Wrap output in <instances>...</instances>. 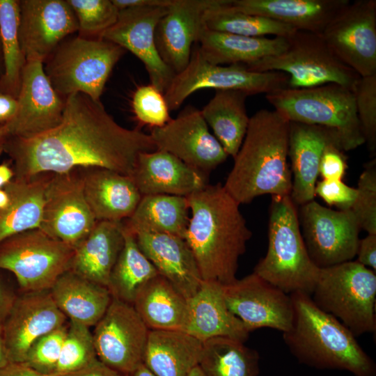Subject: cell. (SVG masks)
<instances>
[{
	"label": "cell",
	"instance_id": "obj_13",
	"mask_svg": "<svg viewBox=\"0 0 376 376\" xmlns=\"http://www.w3.org/2000/svg\"><path fill=\"white\" fill-rule=\"evenodd\" d=\"M321 36L335 56L360 77L376 75L375 0L350 1Z\"/></svg>",
	"mask_w": 376,
	"mask_h": 376
},
{
	"label": "cell",
	"instance_id": "obj_3",
	"mask_svg": "<svg viewBox=\"0 0 376 376\" xmlns=\"http://www.w3.org/2000/svg\"><path fill=\"white\" fill-rule=\"evenodd\" d=\"M289 125L290 122L275 110L262 109L250 118L244 141L224 185L240 205L265 194L290 196Z\"/></svg>",
	"mask_w": 376,
	"mask_h": 376
},
{
	"label": "cell",
	"instance_id": "obj_2",
	"mask_svg": "<svg viewBox=\"0 0 376 376\" xmlns=\"http://www.w3.org/2000/svg\"><path fill=\"white\" fill-rule=\"evenodd\" d=\"M187 198L190 217L185 240L203 281L233 282L252 235L240 204L221 183L207 184Z\"/></svg>",
	"mask_w": 376,
	"mask_h": 376
},
{
	"label": "cell",
	"instance_id": "obj_22",
	"mask_svg": "<svg viewBox=\"0 0 376 376\" xmlns=\"http://www.w3.org/2000/svg\"><path fill=\"white\" fill-rule=\"evenodd\" d=\"M223 0H173L157 24L155 40L158 53L175 73L187 65L194 43L205 28L206 12Z\"/></svg>",
	"mask_w": 376,
	"mask_h": 376
},
{
	"label": "cell",
	"instance_id": "obj_7",
	"mask_svg": "<svg viewBox=\"0 0 376 376\" xmlns=\"http://www.w3.org/2000/svg\"><path fill=\"white\" fill-rule=\"evenodd\" d=\"M125 52L122 47L100 37H68L44 62V70L63 99L82 93L100 100L113 68Z\"/></svg>",
	"mask_w": 376,
	"mask_h": 376
},
{
	"label": "cell",
	"instance_id": "obj_9",
	"mask_svg": "<svg viewBox=\"0 0 376 376\" xmlns=\"http://www.w3.org/2000/svg\"><path fill=\"white\" fill-rule=\"evenodd\" d=\"M287 39L288 47L281 53L245 67L253 72L285 73L288 88L336 84L354 90L361 77L335 56L321 35L297 30Z\"/></svg>",
	"mask_w": 376,
	"mask_h": 376
},
{
	"label": "cell",
	"instance_id": "obj_46",
	"mask_svg": "<svg viewBox=\"0 0 376 376\" xmlns=\"http://www.w3.org/2000/svg\"><path fill=\"white\" fill-rule=\"evenodd\" d=\"M132 108L138 120L152 128L162 127L171 119L164 94L150 84L136 88Z\"/></svg>",
	"mask_w": 376,
	"mask_h": 376
},
{
	"label": "cell",
	"instance_id": "obj_35",
	"mask_svg": "<svg viewBox=\"0 0 376 376\" xmlns=\"http://www.w3.org/2000/svg\"><path fill=\"white\" fill-rule=\"evenodd\" d=\"M185 196L155 194L142 196L133 214L124 222L133 234L166 233L185 239L190 217Z\"/></svg>",
	"mask_w": 376,
	"mask_h": 376
},
{
	"label": "cell",
	"instance_id": "obj_44",
	"mask_svg": "<svg viewBox=\"0 0 376 376\" xmlns=\"http://www.w3.org/2000/svg\"><path fill=\"white\" fill-rule=\"evenodd\" d=\"M357 197L351 210L361 228L368 234H376V159L364 165L357 187Z\"/></svg>",
	"mask_w": 376,
	"mask_h": 376
},
{
	"label": "cell",
	"instance_id": "obj_4",
	"mask_svg": "<svg viewBox=\"0 0 376 376\" xmlns=\"http://www.w3.org/2000/svg\"><path fill=\"white\" fill-rule=\"evenodd\" d=\"M290 295L293 322L283 339L299 363L318 370H345L354 376H376L375 362L343 324L320 310L310 295Z\"/></svg>",
	"mask_w": 376,
	"mask_h": 376
},
{
	"label": "cell",
	"instance_id": "obj_21",
	"mask_svg": "<svg viewBox=\"0 0 376 376\" xmlns=\"http://www.w3.org/2000/svg\"><path fill=\"white\" fill-rule=\"evenodd\" d=\"M68 322L49 290L16 295L2 322L10 363H23L31 345L43 335Z\"/></svg>",
	"mask_w": 376,
	"mask_h": 376
},
{
	"label": "cell",
	"instance_id": "obj_47",
	"mask_svg": "<svg viewBox=\"0 0 376 376\" xmlns=\"http://www.w3.org/2000/svg\"><path fill=\"white\" fill-rule=\"evenodd\" d=\"M357 188L347 185L341 180H322L316 183L315 194H318L329 205L339 210H350L357 197Z\"/></svg>",
	"mask_w": 376,
	"mask_h": 376
},
{
	"label": "cell",
	"instance_id": "obj_28",
	"mask_svg": "<svg viewBox=\"0 0 376 376\" xmlns=\"http://www.w3.org/2000/svg\"><path fill=\"white\" fill-rule=\"evenodd\" d=\"M349 0H231L237 11L269 17L296 30L321 35Z\"/></svg>",
	"mask_w": 376,
	"mask_h": 376
},
{
	"label": "cell",
	"instance_id": "obj_37",
	"mask_svg": "<svg viewBox=\"0 0 376 376\" xmlns=\"http://www.w3.org/2000/svg\"><path fill=\"white\" fill-rule=\"evenodd\" d=\"M157 274L155 266L138 246L135 235L124 225V244L107 285L112 297L133 304L143 287Z\"/></svg>",
	"mask_w": 376,
	"mask_h": 376
},
{
	"label": "cell",
	"instance_id": "obj_15",
	"mask_svg": "<svg viewBox=\"0 0 376 376\" xmlns=\"http://www.w3.org/2000/svg\"><path fill=\"white\" fill-rule=\"evenodd\" d=\"M93 332L97 359L130 375L143 364L150 329L132 304L112 298Z\"/></svg>",
	"mask_w": 376,
	"mask_h": 376
},
{
	"label": "cell",
	"instance_id": "obj_34",
	"mask_svg": "<svg viewBox=\"0 0 376 376\" xmlns=\"http://www.w3.org/2000/svg\"><path fill=\"white\" fill-rule=\"evenodd\" d=\"M132 305L150 330L183 329L187 299L160 274L143 287Z\"/></svg>",
	"mask_w": 376,
	"mask_h": 376
},
{
	"label": "cell",
	"instance_id": "obj_36",
	"mask_svg": "<svg viewBox=\"0 0 376 376\" xmlns=\"http://www.w3.org/2000/svg\"><path fill=\"white\" fill-rule=\"evenodd\" d=\"M249 96L241 91L219 90L201 110L207 125L228 156L238 152L246 135L250 118L246 109Z\"/></svg>",
	"mask_w": 376,
	"mask_h": 376
},
{
	"label": "cell",
	"instance_id": "obj_20",
	"mask_svg": "<svg viewBox=\"0 0 376 376\" xmlns=\"http://www.w3.org/2000/svg\"><path fill=\"white\" fill-rule=\"evenodd\" d=\"M19 38L26 61L42 62L66 38L78 32L67 0H20Z\"/></svg>",
	"mask_w": 376,
	"mask_h": 376
},
{
	"label": "cell",
	"instance_id": "obj_45",
	"mask_svg": "<svg viewBox=\"0 0 376 376\" xmlns=\"http://www.w3.org/2000/svg\"><path fill=\"white\" fill-rule=\"evenodd\" d=\"M67 329L68 322L38 338L29 349L23 363L39 372L53 375Z\"/></svg>",
	"mask_w": 376,
	"mask_h": 376
},
{
	"label": "cell",
	"instance_id": "obj_50",
	"mask_svg": "<svg viewBox=\"0 0 376 376\" xmlns=\"http://www.w3.org/2000/svg\"><path fill=\"white\" fill-rule=\"evenodd\" d=\"M56 376H129L116 370L106 364L103 363L98 359L91 362L84 368L77 371L55 375Z\"/></svg>",
	"mask_w": 376,
	"mask_h": 376
},
{
	"label": "cell",
	"instance_id": "obj_27",
	"mask_svg": "<svg viewBox=\"0 0 376 376\" xmlns=\"http://www.w3.org/2000/svg\"><path fill=\"white\" fill-rule=\"evenodd\" d=\"M84 191L97 221H123L142 196L131 176L102 168H82Z\"/></svg>",
	"mask_w": 376,
	"mask_h": 376
},
{
	"label": "cell",
	"instance_id": "obj_41",
	"mask_svg": "<svg viewBox=\"0 0 376 376\" xmlns=\"http://www.w3.org/2000/svg\"><path fill=\"white\" fill-rule=\"evenodd\" d=\"M97 359L90 327L68 320L60 357L53 375L80 370Z\"/></svg>",
	"mask_w": 376,
	"mask_h": 376
},
{
	"label": "cell",
	"instance_id": "obj_58",
	"mask_svg": "<svg viewBox=\"0 0 376 376\" xmlns=\"http://www.w3.org/2000/svg\"><path fill=\"white\" fill-rule=\"evenodd\" d=\"M10 203V196L5 189H0V210L5 209Z\"/></svg>",
	"mask_w": 376,
	"mask_h": 376
},
{
	"label": "cell",
	"instance_id": "obj_52",
	"mask_svg": "<svg viewBox=\"0 0 376 376\" xmlns=\"http://www.w3.org/2000/svg\"><path fill=\"white\" fill-rule=\"evenodd\" d=\"M17 110V100L11 95L0 93V125L10 121Z\"/></svg>",
	"mask_w": 376,
	"mask_h": 376
},
{
	"label": "cell",
	"instance_id": "obj_19",
	"mask_svg": "<svg viewBox=\"0 0 376 376\" xmlns=\"http://www.w3.org/2000/svg\"><path fill=\"white\" fill-rule=\"evenodd\" d=\"M17 100L15 117L4 124L11 137L31 138L61 122L65 99L52 86L40 61H26Z\"/></svg>",
	"mask_w": 376,
	"mask_h": 376
},
{
	"label": "cell",
	"instance_id": "obj_11",
	"mask_svg": "<svg viewBox=\"0 0 376 376\" xmlns=\"http://www.w3.org/2000/svg\"><path fill=\"white\" fill-rule=\"evenodd\" d=\"M288 82V76L282 72H253L241 64H212L202 56L196 42L187 65L175 75L164 96L169 111H175L190 95L201 89L241 91L249 95H267L287 88Z\"/></svg>",
	"mask_w": 376,
	"mask_h": 376
},
{
	"label": "cell",
	"instance_id": "obj_8",
	"mask_svg": "<svg viewBox=\"0 0 376 376\" xmlns=\"http://www.w3.org/2000/svg\"><path fill=\"white\" fill-rule=\"evenodd\" d=\"M311 297L355 337L375 332V272L357 260L320 268Z\"/></svg>",
	"mask_w": 376,
	"mask_h": 376
},
{
	"label": "cell",
	"instance_id": "obj_42",
	"mask_svg": "<svg viewBox=\"0 0 376 376\" xmlns=\"http://www.w3.org/2000/svg\"><path fill=\"white\" fill-rule=\"evenodd\" d=\"M67 2L77 19L79 36L98 38L117 21L119 10L111 0H67Z\"/></svg>",
	"mask_w": 376,
	"mask_h": 376
},
{
	"label": "cell",
	"instance_id": "obj_55",
	"mask_svg": "<svg viewBox=\"0 0 376 376\" xmlns=\"http://www.w3.org/2000/svg\"><path fill=\"white\" fill-rule=\"evenodd\" d=\"M15 177V172L8 164H0V189L4 188Z\"/></svg>",
	"mask_w": 376,
	"mask_h": 376
},
{
	"label": "cell",
	"instance_id": "obj_38",
	"mask_svg": "<svg viewBox=\"0 0 376 376\" xmlns=\"http://www.w3.org/2000/svg\"><path fill=\"white\" fill-rule=\"evenodd\" d=\"M258 352L244 343L226 337L203 342L198 366L205 376H258Z\"/></svg>",
	"mask_w": 376,
	"mask_h": 376
},
{
	"label": "cell",
	"instance_id": "obj_6",
	"mask_svg": "<svg viewBox=\"0 0 376 376\" xmlns=\"http://www.w3.org/2000/svg\"><path fill=\"white\" fill-rule=\"evenodd\" d=\"M289 122L322 126L337 136L343 151L365 143L357 113L354 91L327 84L308 88H284L265 95Z\"/></svg>",
	"mask_w": 376,
	"mask_h": 376
},
{
	"label": "cell",
	"instance_id": "obj_26",
	"mask_svg": "<svg viewBox=\"0 0 376 376\" xmlns=\"http://www.w3.org/2000/svg\"><path fill=\"white\" fill-rule=\"evenodd\" d=\"M187 313L182 331L204 342L226 337L244 343L249 332L228 309L222 285L203 281L197 292L187 299Z\"/></svg>",
	"mask_w": 376,
	"mask_h": 376
},
{
	"label": "cell",
	"instance_id": "obj_54",
	"mask_svg": "<svg viewBox=\"0 0 376 376\" xmlns=\"http://www.w3.org/2000/svg\"><path fill=\"white\" fill-rule=\"evenodd\" d=\"M16 295L3 283L0 279V322L8 315Z\"/></svg>",
	"mask_w": 376,
	"mask_h": 376
},
{
	"label": "cell",
	"instance_id": "obj_18",
	"mask_svg": "<svg viewBox=\"0 0 376 376\" xmlns=\"http://www.w3.org/2000/svg\"><path fill=\"white\" fill-rule=\"evenodd\" d=\"M170 6L132 7L120 10L116 23L100 36L134 54L143 63L150 84L163 94L169 88L175 73L158 53L155 32L157 23L168 12Z\"/></svg>",
	"mask_w": 376,
	"mask_h": 376
},
{
	"label": "cell",
	"instance_id": "obj_57",
	"mask_svg": "<svg viewBox=\"0 0 376 376\" xmlns=\"http://www.w3.org/2000/svg\"><path fill=\"white\" fill-rule=\"evenodd\" d=\"M10 137L6 125H0V155L3 152H5L7 141Z\"/></svg>",
	"mask_w": 376,
	"mask_h": 376
},
{
	"label": "cell",
	"instance_id": "obj_1",
	"mask_svg": "<svg viewBox=\"0 0 376 376\" xmlns=\"http://www.w3.org/2000/svg\"><path fill=\"white\" fill-rule=\"evenodd\" d=\"M157 148L150 134L119 125L100 100L77 93L65 98L61 122L31 138L10 136L5 148L15 178L102 168L131 176L138 156Z\"/></svg>",
	"mask_w": 376,
	"mask_h": 376
},
{
	"label": "cell",
	"instance_id": "obj_31",
	"mask_svg": "<svg viewBox=\"0 0 376 376\" xmlns=\"http://www.w3.org/2000/svg\"><path fill=\"white\" fill-rule=\"evenodd\" d=\"M202 349V341L183 331L150 330L143 364L155 376H187Z\"/></svg>",
	"mask_w": 376,
	"mask_h": 376
},
{
	"label": "cell",
	"instance_id": "obj_14",
	"mask_svg": "<svg viewBox=\"0 0 376 376\" xmlns=\"http://www.w3.org/2000/svg\"><path fill=\"white\" fill-rule=\"evenodd\" d=\"M96 223L84 195L82 168L53 173L39 228L75 249Z\"/></svg>",
	"mask_w": 376,
	"mask_h": 376
},
{
	"label": "cell",
	"instance_id": "obj_48",
	"mask_svg": "<svg viewBox=\"0 0 376 376\" xmlns=\"http://www.w3.org/2000/svg\"><path fill=\"white\" fill-rule=\"evenodd\" d=\"M337 143L324 149L319 164V174L324 180H341L347 168L346 157Z\"/></svg>",
	"mask_w": 376,
	"mask_h": 376
},
{
	"label": "cell",
	"instance_id": "obj_60",
	"mask_svg": "<svg viewBox=\"0 0 376 376\" xmlns=\"http://www.w3.org/2000/svg\"><path fill=\"white\" fill-rule=\"evenodd\" d=\"M187 376H205L201 370L199 366L194 367L189 373Z\"/></svg>",
	"mask_w": 376,
	"mask_h": 376
},
{
	"label": "cell",
	"instance_id": "obj_25",
	"mask_svg": "<svg viewBox=\"0 0 376 376\" xmlns=\"http://www.w3.org/2000/svg\"><path fill=\"white\" fill-rule=\"evenodd\" d=\"M134 235L140 249L159 274L170 281L187 299L197 292L203 281L185 239L166 233Z\"/></svg>",
	"mask_w": 376,
	"mask_h": 376
},
{
	"label": "cell",
	"instance_id": "obj_5",
	"mask_svg": "<svg viewBox=\"0 0 376 376\" xmlns=\"http://www.w3.org/2000/svg\"><path fill=\"white\" fill-rule=\"evenodd\" d=\"M272 197L267 250L253 272L285 293L311 295L320 268L307 251L295 204L290 196Z\"/></svg>",
	"mask_w": 376,
	"mask_h": 376
},
{
	"label": "cell",
	"instance_id": "obj_24",
	"mask_svg": "<svg viewBox=\"0 0 376 376\" xmlns=\"http://www.w3.org/2000/svg\"><path fill=\"white\" fill-rule=\"evenodd\" d=\"M331 143H337L341 148L337 136L331 130L290 122L288 157L292 174L290 196L295 205H302L313 201L320 159Z\"/></svg>",
	"mask_w": 376,
	"mask_h": 376
},
{
	"label": "cell",
	"instance_id": "obj_29",
	"mask_svg": "<svg viewBox=\"0 0 376 376\" xmlns=\"http://www.w3.org/2000/svg\"><path fill=\"white\" fill-rule=\"evenodd\" d=\"M123 244V221H97L90 233L74 249L69 270L107 287Z\"/></svg>",
	"mask_w": 376,
	"mask_h": 376
},
{
	"label": "cell",
	"instance_id": "obj_17",
	"mask_svg": "<svg viewBox=\"0 0 376 376\" xmlns=\"http://www.w3.org/2000/svg\"><path fill=\"white\" fill-rule=\"evenodd\" d=\"M157 150L166 151L208 175L228 155L209 130L200 109L188 105L175 118L149 134Z\"/></svg>",
	"mask_w": 376,
	"mask_h": 376
},
{
	"label": "cell",
	"instance_id": "obj_23",
	"mask_svg": "<svg viewBox=\"0 0 376 376\" xmlns=\"http://www.w3.org/2000/svg\"><path fill=\"white\" fill-rule=\"evenodd\" d=\"M207 175L162 150L141 153L131 175L141 196L187 197L207 184Z\"/></svg>",
	"mask_w": 376,
	"mask_h": 376
},
{
	"label": "cell",
	"instance_id": "obj_51",
	"mask_svg": "<svg viewBox=\"0 0 376 376\" xmlns=\"http://www.w3.org/2000/svg\"><path fill=\"white\" fill-rule=\"evenodd\" d=\"M0 376H56L39 372L24 363H10L0 368Z\"/></svg>",
	"mask_w": 376,
	"mask_h": 376
},
{
	"label": "cell",
	"instance_id": "obj_56",
	"mask_svg": "<svg viewBox=\"0 0 376 376\" xmlns=\"http://www.w3.org/2000/svg\"><path fill=\"white\" fill-rule=\"evenodd\" d=\"M10 363L3 336L2 322H0V368Z\"/></svg>",
	"mask_w": 376,
	"mask_h": 376
},
{
	"label": "cell",
	"instance_id": "obj_39",
	"mask_svg": "<svg viewBox=\"0 0 376 376\" xmlns=\"http://www.w3.org/2000/svg\"><path fill=\"white\" fill-rule=\"evenodd\" d=\"M230 1L223 0L206 12L204 17L206 29L253 38L268 35L287 38L297 31L267 17L235 10L230 7Z\"/></svg>",
	"mask_w": 376,
	"mask_h": 376
},
{
	"label": "cell",
	"instance_id": "obj_59",
	"mask_svg": "<svg viewBox=\"0 0 376 376\" xmlns=\"http://www.w3.org/2000/svg\"><path fill=\"white\" fill-rule=\"evenodd\" d=\"M129 376H155L143 364H141Z\"/></svg>",
	"mask_w": 376,
	"mask_h": 376
},
{
	"label": "cell",
	"instance_id": "obj_43",
	"mask_svg": "<svg viewBox=\"0 0 376 376\" xmlns=\"http://www.w3.org/2000/svg\"><path fill=\"white\" fill-rule=\"evenodd\" d=\"M354 93L361 131L373 157L376 154V75L361 77Z\"/></svg>",
	"mask_w": 376,
	"mask_h": 376
},
{
	"label": "cell",
	"instance_id": "obj_49",
	"mask_svg": "<svg viewBox=\"0 0 376 376\" xmlns=\"http://www.w3.org/2000/svg\"><path fill=\"white\" fill-rule=\"evenodd\" d=\"M356 256L357 262L376 271V234H368L359 240Z\"/></svg>",
	"mask_w": 376,
	"mask_h": 376
},
{
	"label": "cell",
	"instance_id": "obj_32",
	"mask_svg": "<svg viewBox=\"0 0 376 376\" xmlns=\"http://www.w3.org/2000/svg\"><path fill=\"white\" fill-rule=\"evenodd\" d=\"M49 291L56 305L68 320L88 327L99 322L113 298L107 287L70 270L57 279Z\"/></svg>",
	"mask_w": 376,
	"mask_h": 376
},
{
	"label": "cell",
	"instance_id": "obj_33",
	"mask_svg": "<svg viewBox=\"0 0 376 376\" xmlns=\"http://www.w3.org/2000/svg\"><path fill=\"white\" fill-rule=\"evenodd\" d=\"M52 174L14 178L3 188L9 194L10 203L0 210V243L13 235L40 228L45 191Z\"/></svg>",
	"mask_w": 376,
	"mask_h": 376
},
{
	"label": "cell",
	"instance_id": "obj_16",
	"mask_svg": "<svg viewBox=\"0 0 376 376\" xmlns=\"http://www.w3.org/2000/svg\"><path fill=\"white\" fill-rule=\"evenodd\" d=\"M222 291L228 309L249 333L264 327L283 333L291 329L294 309L290 295L254 272L222 285Z\"/></svg>",
	"mask_w": 376,
	"mask_h": 376
},
{
	"label": "cell",
	"instance_id": "obj_30",
	"mask_svg": "<svg viewBox=\"0 0 376 376\" xmlns=\"http://www.w3.org/2000/svg\"><path fill=\"white\" fill-rule=\"evenodd\" d=\"M197 45L202 56L212 64L248 66L281 53L288 47V39L247 37L205 28Z\"/></svg>",
	"mask_w": 376,
	"mask_h": 376
},
{
	"label": "cell",
	"instance_id": "obj_61",
	"mask_svg": "<svg viewBox=\"0 0 376 376\" xmlns=\"http://www.w3.org/2000/svg\"><path fill=\"white\" fill-rule=\"evenodd\" d=\"M3 74V52H2V45L0 36V80Z\"/></svg>",
	"mask_w": 376,
	"mask_h": 376
},
{
	"label": "cell",
	"instance_id": "obj_53",
	"mask_svg": "<svg viewBox=\"0 0 376 376\" xmlns=\"http://www.w3.org/2000/svg\"><path fill=\"white\" fill-rule=\"evenodd\" d=\"M119 10L142 6H169L173 0H111Z\"/></svg>",
	"mask_w": 376,
	"mask_h": 376
},
{
	"label": "cell",
	"instance_id": "obj_40",
	"mask_svg": "<svg viewBox=\"0 0 376 376\" xmlns=\"http://www.w3.org/2000/svg\"><path fill=\"white\" fill-rule=\"evenodd\" d=\"M19 1L0 0V36L3 58L0 93L16 99L26 63L19 42Z\"/></svg>",
	"mask_w": 376,
	"mask_h": 376
},
{
	"label": "cell",
	"instance_id": "obj_10",
	"mask_svg": "<svg viewBox=\"0 0 376 376\" xmlns=\"http://www.w3.org/2000/svg\"><path fill=\"white\" fill-rule=\"evenodd\" d=\"M73 253L40 228L31 229L0 243V269L15 275L22 292L49 290L69 270Z\"/></svg>",
	"mask_w": 376,
	"mask_h": 376
},
{
	"label": "cell",
	"instance_id": "obj_12",
	"mask_svg": "<svg viewBox=\"0 0 376 376\" xmlns=\"http://www.w3.org/2000/svg\"><path fill=\"white\" fill-rule=\"evenodd\" d=\"M301 206L303 240L317 267H330L356 256L361 226L351 210H334L314 200Z\"/></svg>",
	"mask_w": 376,
	"mask_h": 376
}]
</instances>
